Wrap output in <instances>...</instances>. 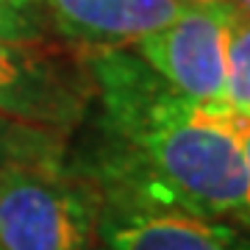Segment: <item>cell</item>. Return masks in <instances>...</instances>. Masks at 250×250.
<instances>
[{"label":"cell","instance_id":"1","mask_svg":"<svg viewBox=\"0 0 250 250\" xmlns=\"http://www.w3.org/2000/svg\"><path fill=\"white\" fill-rule=\"evenodd\" d=\"M103 150L95 192L178 206L250 231L248 120L181 95L131 47L86 50Z\"/></svg>","mask_w":250,"mask_h":250},{"label":"cell","instance_id":"2","mask_svg":"<svg viewBox=\"0 0 250 250\" xmlns=\"http://www.w3.org/2000/svg\"><path fill=\"white\" fill-rule=\"evenodd\" d=\"M98 195L62 164L0 167V250H95Z\"/></svg>","mask_w":250,"mask_h":250},{"label":"cell","instance_id":"3","mask_svg":"<svg viewBox=\"0 0 250 250\" xmlns=\"http://www.w3.org/2000/svg\"><path fill=\"white\" fill-rule=\"evenodd\" d=\"M236 14L231 0H189L164 28L136 39L134 50L170 86L206 106H228V36Z\"/></svg>","mask_w":250,"mask_h":250},{"label":"cell","instance_id":"4","mask_svg":"<svg viewBox=\"0 0 250 250\" xmlns=\"http://www.w3.org/2000/svg\"><path fill=\"white\" fill-rule=\"evenodd\" d=\"M95 189V187H92ZM98 195L95 250H250V231L178 206Z\"/></svg>","mask_w":250,"mask_h":250},{"label":"cell","instance_id":"5","mask_svg":"<svg viewBox=\"0 0 250 250\" xmlns=\"http://www.w3.org/2000/svg\"><path fill=\"white\" fill-rule=\"evenodd\" d=\"M89 106V81L72 72L42 45L0 39V117L67 136Z\"/></svg>","mask_w":250,"mask_h":250},{"label":"cell","instance_id":"6","mask_svg":"<svg viewBox=\"0 0 250 250\" xmlns=\"http://www.w3.org/2000/svg\"><path fill=\"white\" fill-rule=\"evenodd\" d=\"M47 25L83 50L131 47L175 20L189 0H39Z\"/></svg>","mask_w":250,"mask_h":250},{"label":"cell","instance_id":"7","mask_svg":"<svg viewBox=\"0 0 250 250\" xmlns=\"http://www.w3.org/2000/svg\"><path fill=\"white\" fill-rule=\"evenodd\" d=\"M62 134L0 117V167L6 164H62Z\"/></svg>","mask_w":250,"mask_h":250},{"label":"cell","instance_id":"8","mask_svg":"<svg viewBox=\"0 0 250 250\" xmlns=\"http://www.w3.org/2000/svg\"><path fill=\"white\" fill-rule=\"evenodd\" d=\"M225 100L250 123V14L236 6L228 36V86Z\"/></svg>","mask_w":250,"mask_h":250},{"label":"cell","instance_id":"9","mask_svg":"<svg viewBox=\"0 0 250 250\" xmlns=\"http://www.w3.org/2000/svg\"><path fill=\"white\" fill-rule=\"evenodd\" d=\"M50 36L39 0H0V39L14 45H45Z\"/></svg>","mask_w":250,"mask_h":250},{"label":"cell","instance_id":"10","mask_svg":"<svg viewBox=\"0 0 250 250\" xmlns=\"http://www.w3.org/2000/svg\"><path fill=\"white\" fill-rule=\"evenodd\" d=\"M242 147H245V159H248V167H250V123L242 131Z\"/></svg>","mask_w":250,"mask_h":250},{"label":"cell","instance_id":"11","mask_svg":"<svg viewBox=\"0 0 250 250\" xmlns=\"http://www.w3.org/2000/svg\"><path fill=\"white\" fill-rule=\"evenodd\" d=\"M231 3H236L242 11H248V14H250V0H231Z\"/></svg>","mask_w":250,"mask_h":250}]
</instances>
